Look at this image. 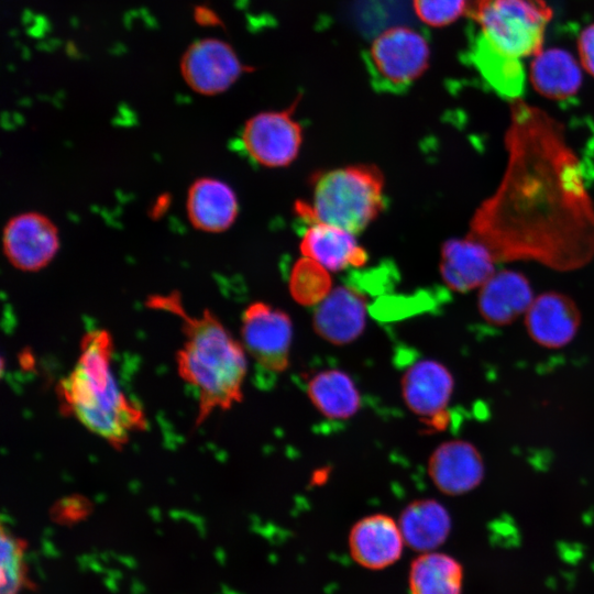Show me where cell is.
I'll list each match as a JSON object with an SVG mask.
<instances>
[{"mask_svg":"<svg viewBox=\"0 0 594 594\" xmlns=\"http://www.w3.org/2000/svg\"><path fill=\"white\" fill-rule=\"evenodd\" d=\"M503 179L476 209L468 235L497 262L537 261L571 271L594 256V207L563 127L519 99L510 105Z\"/></svg>","mask_w":594,"mask_h":594,"instance_id":"6da1fadb","label":"cell"},{"mask_svg":"<svg viewBox=\"0 0 594 594\" xmlns=\"http://www.w3.org/2000/svg\"><path fill=\"white\" fill-rule=\"evenodd\" d=\"M148 306L178 316L185 340L176 355L178 375L196 388L201 425L217 409L229 410L243 398L248 371L245 349L208 309L188 315L177 294L156 295Z\"/></svg>","mask_w":594,"mask_h":594,"instance_id":"7a4b0ae2","label":"cell"},{"mask_svg":"<svg viewBox=\"0 0 594 594\" xmlns=\"http://www.w3.org/2000/svg\"><path fill=\"white\" fill-rule=\"evenodd\" d=\"M113 341L103 329L87 332L70 373L61 380L62 407L86 429L120 449L146 427L144 413L120 389L111 369Z\"/></svg>","mask_w":594,"mask_h":594,"instance_id":"3957f363","label":"cell"},{"mask_svg":"<svg viewBox=\"0 0 594 594\" xmlns=\"http://www.w3.org/2000/svg\"><path fill=\"white\" fill-rule=\"evenodd\" d=\"M311 197L295 211L306 223H326L352 233L364 230L385 208L384 177L380 168L358 164L316 173Z\"/></svg>","mask_w":594,"mask_h":594,"instance_id":"277c9868","label":"cell"},{"mask_svg":"<svg viewBox=\"0 0 594 594\" xmlns=\"http://www.w3.org/2000/svg\"><path fill=\"white\" fill-rule=\"evenodd\" d=\"M465 13L496 48L515 57L541 51L552 18L544 0H468Z\"/></svg>","mask_w":594,"mask_h":594,"instance_id":"5b68a950","label":"cell"},{"mask_svg":"<svg viewBox=\"0 0 594 594\" xmlns=\"http://www.w3.org/2000/svg\"><path fill=\"white\" fill-rule=\"evenodd\" d=\"M430 50L425 37L407 26H393L371 44L366 65L378 90L400 92L427 70Z\"/></svg>","mask_w":594,"mask_h":594,"instance_id":"8992f818","label":"cell"},{"mask_svg":"<svg viewBox=\"0 0 594 594\" xmlns=\"http://www.w3.org/2000/svg\"><path fill=\"white\" fill-rule=\"evenodd\" d=\"M241 338L244 349L258 366L274 374L286 371L293 323L285 311L263 301L250 304L242 314Z\"/></svg>","mask_w":594,"mask_h":594,"instance_id":"52a82bcc","label":"cell"},{"mask_svg":"<svg viewBox=\"0 0 594 594\" xmlns=\"http://www.w3.org/2000/svg\"><path fill=\"white\" fill-rule=\"evenodd\" d=\"M296 102L283 111H265L250 118L242 130L246 155L264 167H284L296 160L301 142V125L294 119Z\"/></svg>","mask_w":594,"mask_h":594,"instance_id":"ba28073f","label":"cell"},{"mask_svg":"<svg viewBox=\"0 0 594 594\" xmlns=\"http://www.w3.org/2000/svg\"><path fill=\"white\" fill-rule=\"evenodd\" d=\"M179 70L184 81L204 96L229 89L248 70L227 42L206 37L191 43L183 53Z\"/></svg>","mask_w":594,"mask_h":594,"instance_id":"9c48e42d","label":"cell"},{"mask_svg":"<svg viewBox=\"0 0 594 594\" xmlns=\"http://www.w3.org/2000/svg\"><path fill=\"white\" fill-rule=\"evenodd\" d=\"M402 396L408 409L429 429L446 428L447 407L454 389V380L442 363L422 359L413 363L400 381Z\"/></svg>","mask_w":594,"mask_h":594,"instance_id":"30bf717a","label":"cell"},{"mask_svg":"<svg viewBox=\"0 0 594 594\" xmlns=\"http://www.w3.org/2000/svg\"><path fill=\"white\" fill-rule=\"evenodd\" d=\"M3 252L15 268L36 272L48 265L59 249L57 227L40 212L12 217L2 234Z\"/></svg>","mask_w":594,"mask_h":594,"instance_id":"8fae6325","label":"cell"},{"mask_svg":"<svg viewBox=\"0 0 594 594\" xmlns=\"http://www.w3.org/2000/svg\"><path fill=\"white\" fill-rule=\"evenodd\" d=\"M428 473L441 493L458 496L475 490L482 483L485 465L474 444L464 440H450L438 446L431 453Z\"/></svg>","mask_w":594,"mask_h":594,"instance_id":"7c38bea8","label":"cell"},{"mask_svg":"<svg viewBox=\"0 0 594 594\" xmlns=\"http://www.w3.org/2000/svg\"><path fill=\"white\" fill-rule=\"evenodd\" d=\"M581 312L575 301L559 292L538 295L525 314L529 337L539 345L560 349L578 334Z\"/></svg>","mask_w":594,"mask_h":594,"instance_id":"4fadbf2b","label":"cell"},{"mask_svg":"<svg viewBox=\"0 0 594 594\" xmlns=\"http://www.w3.org/2000/svg\"><path fill=\"white\" fill-rule=\"evenodd\" d=\"M496 262L490 249L470 235L449 239L441 248L440 275L449 289L468 293L491 278Z\"/></svg>","mask_w":594,"mask_h":594,"instance_id":"5bb4252c","label":"cell"},{"mask_svg":"<svg viewBox=\"0 0 594 594\" xmlns=\"http://www.w3.org/2000/svg\"><path fill=\"white\" fill-rule=\"evenodd\" d=\"M366 323L364 296L352 287L339 286L317 305L312 326L316 333L334 345L356 340Z\"/></svg>","mask_w":594,"mask_h":594,"instance_id":"9a60e30c","label":"cell"},{"mask_svg":"<svg viewBox=\"0 0 594 594\" xmlns=\"http://www.w3.org/2000/svg\"><path fill=\"white\" fill-rule=\"evenodd\" d=\"M404 537L388 515L373 514L356 521L349 535L352 559L363 568L382 570L402 556Z\"/></svg>","mask_w":594,"mask_h":594,"instance_id":"2e32d148","label":"cell"},{"mask_svg":"<svg viewBox=\"0 0 594 594\" xmlns=\"http://www.w3.org/2000/svg\"><path fill=\"white\" fill-rule=\"evenodd\" d=\"M534 299L532 287L524 274L502 270L480 288L477 308L487 323L503 327L525 316Z\"/></svg>","mask_w":594,"mask_h":594,"instance_id":"e0dca14e","label":"cell"},{"mask_svg":"<svg viewBox=\"0 0 594 594\" xmlns=\"http://www.w3.org/2000/svg\"><path fill=\"white\" fill-rule=\"evenodd\" d=\"M186 210L195 229L219 233L228 230L235 221L239 202L228 184L216 178L201 177L188 189Z\"/></svg>","mask_w":594,"mask_h":594,"instance_id":"ac0fdd59","label":"cell"},{"mask_svg":"<svg viewBox=\"0 0 594 594\" xmlns=\"http://www.w3.org/2000/svg\"><path fill=\"white\" fill-rule=\"evenodd\" d=\"M299 248L304 256L332 272L360 267L367 261V253L358 243L354 233L326 223L308 224Z\"/></svg>","mask_w":594,"mask_h":594,"instance_id":"d6986e66","label":"cell"},{"mask_svg":"<svg viewBox=\"0 0 594 594\" xmlns=\"http://www.w3.org/2000/svg\"><path fill=\"white\" fill-rule=\"evenodd\" d=\"M470 58L499 96L512 101L522 96L526 75L519 57L499 51L480 33L472 41Z\"/></svg>","mask_w":594,"mask_h":594,"instance_id":"ffe728a7","label":"cell"},{"mask_svg":"<svg viewBox=\"0 0 594 594\" xmlns=\"http://www.w3.org/2000/svg\"><path fill=\"white\" fill-rule=\"evenodd\" d=\"M404 541L416 551L429 552L442 544L451 530L447 508L431 498L408 504L398 521Z\"/></svg>","mask_w":594,"mask_h":594,"instance_id":"44dd1931","label":"cell"},{"mask_svg":"<svg viewBox=\"0 0 594 594\" xmlns=\"http://www.w3.org/2000/svg\"><path fill=\"white\" fill-rule=\"evenodd\" d=\"M530 80L541 96L563 100L578 92L582 74L568 51L552 47L535 56L530 65Z\"/></svg>","mask_w":594,"mask_h":594,"instance_id":"7402d4cb","label":"cell"},{"mask_svg":"<svg viewBox=\"0 0 594 594\" xmlns=\"http://www.w3.org/2000/svg\"><path fill=\"white\" fill-rule=\"evenodd\" d=\"M307 394L316 409L329 419H349L361 407L356 385L348 373L338 369L316 373L308 381Z\"/></svg>","mask_w":594,"mask_h":594,"instance_id":"603a6c76","label":"cell"},{"mask_svg":"<svg viewBox=\"0 0 594 594\" xmlns=\"http://www.w3.org/2000/svg\"><path fill=\"white\" fill-rule=\"evenodd\" d=\"M462 582V565L448 554L429 551L411 562L410 594H461Z\"/></svg>","mask_w":594,"mask_h":594,"instance_id":"cb8c5ba5","label":"cell"},{"mask_svg":"<svg viewBox=\"0 0 594 594\" xmlns=\"http://www.w3.org/2000/svg\"><path fill=\"white\" fill-rule=\"evenodd\" d=\"M332 290L328 270L309 257L299 258L292 267L289 292L302 306H317Z\"/></svg>","mask_w":594,"mask_h":594,"instance_id":"d4e9b609","label":"cell"},{"mask_svg":"<svg viewBox=\"0 0 594 594\" xmlns=\"http://www.w3.org/2000/svg\"><path fill=\"white\" fill-rule=\"evenodd\" d=\"M24 542L1 528L0 594H21L24 584Z\"/></svg>","mask_w":594,"mask_h":594,"instance_id":"484cf974","label":"cell"},{"mask_svg":"<svg viewBox=\"0 0 594 594\" xmlns=\"http://www.w3.org/2000/svg\"><path fill=\"white\" fill-rule=\"evenodd\" d=\"M468 0H413L417 16L427 25L446 26L466 12Z\"/></svg>","mask_w":594,"mask_h":594,"instance_id":"4316f807","label":"cell"},{"mask_svg":"<svg viewBox=\"0 0 594 594\" xmlns=\"http://www.w3.org/2000/svg\"><path fill=\"white\" fill-rule=\"evenodd\" d=\"M578 50L583 67L594 77V24L581 32Z\"/></svg>","mask_w":594,"mask_h":594,"instance_id":"83f0119b","label":"cell"},{"mask_svg":"<svg viewBox=\"0 0 594 594\" xmlns=\"http://www.w3.org/2000/svg\"><path fill=\"white\" fill-rule=\"evenodd\" d=\"M194 18L201 25L213 26L220 24V18L217 13L205 6L196 7Z\"/></svg>","mask_w":594,"mask_h":594,"instance_id":"f1b7e54d","label":"cell"}]
</instances>
